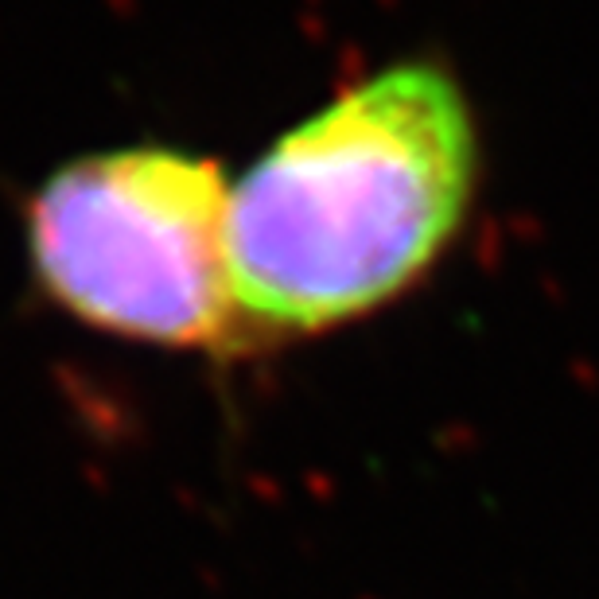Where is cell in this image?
<instances>
[{
    "label": "cell",
    "mask_w": 599,
    "mask_h": 599,
    "mask_svg": "<svg viewBox=\"0 0 599 599\" xmlns=\"http://www.w3.org/2000/svg\"><path fill=\"white\" fill-rule=\"evenodd\" d=\"M475 179V113L436 63L386 67L292 125L230 187L238 351L409 292L456 242Z\"/></svg>",
    "instance_id": "1"
},
{
    "label": "cell",
    "mask_w": 599,
    "mask_h": 599,
    "mask_svg": "<svg viewBox=\"0 0 599 599\" xmlns=\"http://www.w3.org/2000/svg\"><path fill=\"white\" fill-rule=\"evenodd\" d=\"M230 179L207 156L137 144L55 168L28 203V261L51 304L164 351H238Z\"/></svg>",
    "instance_id": "2"
}]
</instances>
